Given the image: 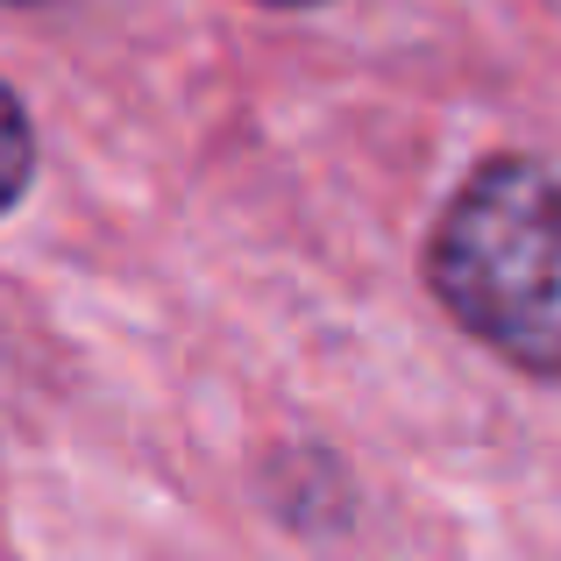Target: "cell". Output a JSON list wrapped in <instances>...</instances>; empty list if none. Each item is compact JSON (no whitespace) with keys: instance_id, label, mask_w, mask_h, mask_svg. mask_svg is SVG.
Returning <instances> with one entry per match:
<instances>
[{"instance_id":"obj_3","label":"cell","mask_w":561,"mask_h":561,"mask_svg":"<svg viewBox=\"0 0 561 561\" xmlns=\"http://www.w3.org/2000/svg\"><path fill=\"white\" fill-rule=\"evenodd\" d=\"M256 8H285V14H299V8H328V0H256Z\"/></svg>"},{"instance_id":"obj_2","label":"cell","mask_w":561,"mask_h":561,"mask_svg":"<svg viewBox=\"0 0 561 561\" xmlns=\"http://www.w3.org/2000/svg\"><path fill=\"white\" fill-rule=\"evenodd\" d=\"M28 185H36V122H28L22 93L0 79V220L28 199Z\"/></svg>"},{"instance_id":"obj_1","label":"cell","mask_w":561,"mask_h":561,"mask_svg":"<svg viewBox=\"0 0 561 561\" xmlns=\"http://www.w3.org/2000/svg\"><path fill=\"white\" fill-rule=\"evenodd\" d=\"M434 306L519 377L561 383V171L483 157L426 234Z\"/></svg>"},{"instance_id":"obj_4","label":"cell","mask_w":561,"mask_h":561,"mask_svg":"<svg viewBox=\"0 0 561 561\" xmlns=\"http://www.w3.org/2000/svg\"><path fill=\"white\" fill-rule=\"evenodd\" d=\"M8 8H43V0H8Z\"/></svg>"}]
</instances>
